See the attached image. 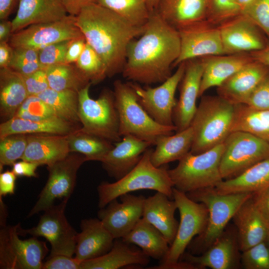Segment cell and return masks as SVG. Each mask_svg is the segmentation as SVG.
I'll list each match as a JSON object with an SVG mask.
<instances>
[{
  "instance_id": "d6986e66",
  "label": "cell",
  "mask_w": 269,
  "mask_h": 269,
  "mask_svg": "<svg viewBox=\"0 0 269 269\" xmlns=\"http://www.w3.org/2000/svg\"><path fill=\"white\" fill-rule=\"evenodd\" d=\"M185 62L184 73L179 85V97L173 115L176 132L190 126L197 108L196 100L199 97L203 71L202 58L190 59Z\"/></svg>"
},
{
  "instance_id": "e575fe53",
  "label": "cell",
  "mask_w": 269,
  "mask_h": 269,
  "mask_svg": "<svg viewBox=\"0 0 269 269\" xmlns=\"http://www.w3.org/2000/svg\"><path fill=\"white\" fill-rule=\"evenodd\" d=\"M269 186V158L253 165L239 176L223 180L215 187L221 194L258 192Z\"/></svg>"
},
{
  "instance_id": "f546056e",
  "label": "cell",
  "mask_w": 269,
  "mask_h": 269,
  "mask_svg": "<svg viewBox=\"0 0 269 269\" xmlns=\"http://www.w3.org/2000/svg\"><path fill=\"white\" fill-rule=\"evenodd\" d=\"M149 257L141 250L130 247L121 239H115L112 249L99 257L82 261L80 269H118L130 265H147Z\"/></svg>"
},
{
  "instance_id": "83f0119b",
  "label": "cell",
  "mask_w": 269,
  "mask_h": 269,
  "mask_svg": "<svg viewBox=\"0 0 269 269\" xmlns=\"http://www.w3.org/2000/svg\"><path fill=\"white\" fill-rule=\"evenodd\" d=\"M67 14L62 0H21L12 20V32L32 24L59 20Z\"/></svg>"
},
{
  "instance_id": "9a60e30c",
  "label": "cell",
  "mask_w": 269,
  "mask_h": 269,
  "mask_svg": "<svg viewBox=\"0 0 269 269\" xmlns=\"http://www.w3.org/2000/svg\"><path fill=\"white\" fill-rule=\"evenodd\" d=\"M76 16L30 25L12 34L8 43L13 47L39 50L49 45L84 36L76 23Z\"/></svg>"
},
{
  "instance_id": "4dcf8cb0",
  "label": "cell",
  "mask_w": 269,
  "mask_h": 269,
  "mask_svg": "<svg viewBox=\"0 0 269 269\" xmlns=\"http://www.w3.org/2000/svg\"><path fill=\"white\" fill-rule=\"evenodd\" d=\"M81 126L59 118L43 121H31L13 117L0 125V138L14 134H69Z\"/></svg>"
},
{
  "instance_id": "f6af8a7d",
  "label": "cell",
  "mask_w": 269,
  "mask_h": 269,
  "mask_svg": "<svg viewBox=\"0 0 269 269\" xmlns=\"http://www.w3.org/2000/svg\"><path fill=\"white\" fill-rule=\"evenodd\" d=\"M241 14L235 0H209L207 21L220 24Z\"/></svg>"
},
{
  "instance_id": "680465c9",
  "label": "cell",
  "mask_w": 269,
  "mask_h": 269,
  "mask_svg": "<svg viewBox=\"0 0 269 269\" xmlns=\"http://www.w3.org/2000/svg\"><path fill=\"white\" fill-rule=\"evenodd\" d=\"M13 54V47L8 42H0V68L8 67Z\"/></svg>"
},
{
  "instance_id": "681fc988",
  "label": "cell",
  "mask_w": 269,
  "mask_h": 269,
  "mask_svg": "<svg viewBox=\"0 0 269 269\" xmlns=\"http://www.w3.org/2000/svg\"><path fill=\"white\" fill-rule=\"evenodd\" d=\"M244 104L257 110H269V72L256 87Z\"/></svg>"
},
{
  "instance_id": "11a10c76",
  "label": "cell",
  "mask_w": 269,
  "mask_h": 269,
  "mask_svg": "<svg viewBox=\"0 0 269 269\" xmlns=\"http://www.w3.org/2000/svg\"><path fill=\"white\" fill-rule=\"evenodd\" d=\"M16 175L11 170L0 174V197L14 194Z\"/></svg>"
},
{
  "instance_id": "2e32d148",
  "label": "cell",
  "mask_w": 269,
  "mask_h": 269,
  "mask_svg": "<svg viewBox=\"0 0 269 269\" xmlns=\"http://www.w3.org/2000/svg\"><path fill=\"white\" fill-rule=\"evenodd\" d=\"M178 30L180 53L173 67L192 59L225 54L218 26L205 21Z\"/></svg>"
},
{
  "instance_id": "e7e4bbea",
  "label": "cell",
  "mask_w": 269,
  "mask_h": 269,
  "mask_svg": "<svg viewBox=\"0 0 269 269\" xmlns=\"http://www.w3.org/2000/svg\"><path fill=\"white\" fill-rule=\"evenodd\" d=\"M147 7L151 12L156 8L160 0H145Z\"/></svg>"
},
{
  "instance_id": "ac0fdd59",
  "label": "cell",
  "mask_w": 269,
  "mask_h": 269,
  "mask_svg": "<svg viewBox=\"0 0 269 269\" xmlns=\"http://www.w3.org/2000/svg\"><path fill=\"white\" fill-rule=\"evenodd\" d=\"M115 199L100 208L98 218L116 239H122L129 233L142 217L145 198L130 193Z\"/></svg>"
},
{
  "instance_id": "4fadbf2b",
  "label": "cell",
  "mask_w": 269,
  "mask_h": 269,
  "mask_svg": "<svg viewBox=\"0 0 269 269\" xmlns=\"http://www.w3.org/2000/svg\"><path fill=\"white\" fill-rule=\"evenodd\" d=\"M19 225L4 226L0 230V268L42 269V261L48 252L46 244L36 237L21 240Z\"/></svg>"
},
{
  "instance_id": "44dd1931",
  "label": "cell",
  "mask_w": 269,
  "mask_h": 269,
  "mask_svg": "<svg viewBox=\"0 0 269 269\" xmlns=\"http://www.w3.org/2000/svg\"><path fill=\"white\" fill-rule=\"evenodd\" d=\"M153 145L151 142L132 135L123 136L102 159L103 167L111 177L120 179L140 160L143 153Z\"/></svg>"
},
{
  "instance_id": "91938a15",
  "label": "cell",
  "mask_w": 269,
  "mask_h": 269,
  "mask_svg": "<svg viewBox=\"0 0 269 269\" xmlns=\"http://www.w3.org/2000/svg\"><path fill=\"white\" fill-rule=\"evenodd\" d=\"M21 0H0V19H7Z\"/></svg>"
},
{
  "instance_id": "5bb4252c",
  "label": "cell",
  "mask_w": 269,
  "mask_h": 269,
  "mask_svg": "<svg viewBox=\"0 0 269 269\" xmlns=\"http://www.w3.org/2000/svg\"><path fill=\"white\" fill-rule=\"evenodd\" d=\"M185 68V62L179 64L175 72L156 87L142 88L136 83L131 82L140 104L161 125L174 126L173 115L177 102L175 95L184 75Z\"/></svg>"
},
{
  "instance_id": "f5cc1de1",
  "label": "cell",
  "mask_w": 269,
  "mask_h": 269,
  "mask_svg": "<svg viewBox=\"0 0 269 269\" xmlns=\"http://www.w3.org/2000/svg\"><path fill=\"white\" fill-rule=\"evenodd\" d=\"M86 44L84 36L72 39L68 47L65 57L66 63L75 64Z\"/></svg>"
},
{
  "instance_id": "7bdbcfd3",
  "label": "cell",
  "mask_w": 269,
  "mask_h": 269,
  "mask_svg": "<svg viewBox=\"0 0 269 269\" xmlns=\"http://www.w3.org/2000/svg\"><path fill=\"white\" fill-rule=\"evenodd\" d=\"M13 117L31 121L58 118L52 109L37 96H28Z\"/></svg>"
},
{
  "instance_id": "60d3db41",
  "label": "cell",
  "mask_w": 269,
  "mask_h": 269,
  "mask_svg": "<svg viewBox=\"0 0 269 269\" xmlns=\"http://www.w3.org/2000/svg\"><path fill=\"white\" fill-rule=\"evenodd\" d=\"M75 64L92 84H98L108 77L107 68L103 61L87 42Z\"/></svg>"
},
{
  "instance_id": "94428289",
  "label": "cell",
  "mask_w": 269,
  "mask_h": 269,
  "mask_svg": "<svg viewBox=\"0 0 269 269\" xmlns=\"http://www.w3.org/2000/svg\"><path fill=\"white\" fill-rule=\"evenodd\" d=\"M249 54L254 60L269 67V41L267 42L262 49L250 52Z\"/></svg>"
},
{
  "instance_id": "9f6ffc18",
  "label": "cell",
  "mask_w": 269,
  "mask_h": 269,
  "mask_svg": "<svg viewBox=\"0 0 269 269\" xmlns=\"http://www.w3.org/2000/svg\"><path fill=\"white\" fill-rule=\"evenodd\" d=\"M39 165L34 162L22 160L15 162L12 165V171L16 176H26L28 177H37L36 170Z\"/></svg>"
},
{
  "instance_id": "be15d7a7",
  "label": "cell",
  "mask_w": 269,
  "mask_h": 269,
  "mask_svg": "<svg viewBox=\"0 0 269 269\" xmlns=\"http://www.w3.org/2000/svg\"><path fill=\"white\" fill-rule=\"evenodd\" d=\"M254 0H235V3L241 11L248 6Z\"/></svg>"
},
{
  "instance_id": "f1b7e54d",
  "label": "cell",
  "mask_w": 269,
  "mask_h": 269,
  "mask_svg": "<svg viewBox=\"0 0 269 269\" xmlns=\"http://www.w3.org/2000/svg\"><path fill=\"white\" fill-rule=\"evenodd\" d=\"M156 192L145 198L142 217L163 235L170 246L176 236L179 223L174 217L177 206L174 200Z\"/></svg>"
},
{
  "instance_id": "d590c367",
  "label": "cell",
  "mask_w": 269,
  "mask_h": 269,
  "mask_svg": "<svg viewBox=\"0 0 269 269\" xmlns=\"http://www.w3.org/2000/svg\"><path fill=\"white\" fill-rule=\"evenodd\" d=\"M250 133L269 144V110H257L245 104L235 105L231 132Z\"/></svg>"
},
{
  "instance_id": "8d00e7d4",
  "label": "cell",
  "mask_w": 269,
  "mask_h": 269,
  "mask_svg": "<svg viewBox=\"0 0 269 269\" xmlns=\"http://www.w3.org/2000/svg\"><path fill=\"white\" fill-rule=\"evenodd\" d=\"M44 69L49 88L56 91L73 90L79 92L92 84L75 64H57Z\"/></svg>"
},
{
  "instance_id": "ab89813d",
  "label": "cell",
  "mask_w": 269,
  "mask_h": 269,
  "mask_svg": "<svg viewBox=\"0 0 269 269\" xmlns=\"http://www.w3.org/2000/svg\"><path fill=\"white\" fill-rule=\"evenodd\" d=\"M96 2L138 27L145 26L150 15L145 0H96Z\"/></svg>"
},
{
  "instance_id": "ba28073f",
  "label": "cell",
  "mask_w": 269,
  "mask_h": 269,
  "mask_svg": "<svg viewBox=\"0 0 269 269\" xmlns=\"http://www.w3.org/2000/svg\"><path fill=\"white\" fill-rule=\"evenodd\" d=\"M223 150L222 143L201 153L188 152L175 168L168 170L174 187L186 193L216 187L223 180L220 169Z\"/></svg>"
},
{
  "instance_id": "b9f144b4",
  "label": "cell",
  "mask_w": 269,
  "mask_h": 269,
  "mask_svg": "<svg viewBox=\"0 0 269 269\" xmlns=\"http://www.w3.org/2000/svg\"><path fill=\"white\" fill-rule=\"evenodd\" d=\"M27 144V135L11 134L0 138V171L4 165H12L21 159Z\"/></svg>"
},
{
  "instance_id": "4316f807",
  "label": "cell",
  "mask_w": 269,
  "mask_h": 269,
  "mask_svg": "<svg viewBox=\"0 0 269 269\" xmlns=\"http://www.w3.org/2000/svg\"><path fill=\"white\" fill-rule=\"evenodd\" d=\"M203 71L199 97L208 89L218 87L226 80L253 60L250 54H236L202 57Z\"/></svg>"
},
{
  "instance_id": "cb8c5ba5",
  "label": "cell",
  "mask_w": 269,
  "mask_h": 269,
  "mask_svg": "<svg viewBox=\"0 0 269 269\" xmlns=\"http://www.w3.org/2000/svg\"><path fill=\"white\" fill-rule=\"evenodd\" d=\"M78 233L75 258L83 261L95 259L112 249L115 238L98 218L83 219Z\"/></svg>"
},
{
  "instance_id": "6da1fadb",
  "label": "cell",
  "mask_w": 269,
  "mask_h": 269,
  "mask_svg": "<svg viewBox=\"0 0 269 269\" xmlns=\"http://www.w3.org/2000/svg\"><path fill=\"white\" fill-rule=\"evenodd\" d=\"M180 48L178 30L153 11L143 33L128 46L122 75L136 83H162L172 75Z\"/></svg>"
},
{
  "instance_id": "8992f818",
  "label": "cell",
  "mask_w": 269,
  "mask_h": 269,
  "mask_svg": "<svg viewBox=\"0 0 269 269\" xmlns=\"http://www.w3.org/2000/svg\"><path fill=\"white\" fill-rule=\"evenodd\" d=\"M113 85L121 136L132 135L154 145L160 135L172 134L176 131L175 126L161 125L148 115L140 104L131 82L116 80Z\"/></svg>"
},
{
  "instance_id": "d6a6232c",
  "label": "cell",
  "mask_w": 269,
  "mask_h": 269,
  "mask_svg": "<svg viewBox=\"0 0 269 269\" xmlns=\"http://www.w3.org/2000/svg\"><path fill=\"white\" fill-rule=\"evenodd\" d=\"M123 241L139 247L148 257L163 261L167 255L170 245L161 232L141 218Z\"/></svg>"
},
{
  "instance_id": "bcb514c9",
  "label": "cell",
  "mask_w": 269,
  "mask_h": 269,
  "mask_svg": "<svg viewBox=\"0 0 269 269\" xmlns=\"http://www.w3.org/2000/svg\"><path fill=\"white\" fill-rule=\"evenodd\" d=\"M241 264L245 269H269V246L266 241L242 252Z\"/></svg>"
},
{
  "instance_id": "7a4b0ae2",
  "label": "cell",
  "mask_w": 269,
  "mask_h": 269,
  "mask_svg": "<svg viewBox=\"0 0 269 269\" xmlns=\"http://www.w3.org/2000/svg\"><path fill=\"white\" fill-rule=\"evenodd\" d=\"M76 23L88 43L105 63L108 77L122 72L128 47L144 32L145 26L132 24L96 2L87 5L76 16Z\"/></svg>"
},
{
  "instance_id": "30bf717a",
  "label": "cell",
  "mask_w": 269,
  "mask_h": 269,
  "mask_svg": "<svg viewBox=\"0 0 269 269\" xmlns=\"http://www.w3.org/2000/svg\"><path fill=\"white\" fill-rule=\"evenodd\" d=\"M220 169L223 180L235 178L269 158V144L247 132L230 133L223 142Z\"/></svg>"
},
{
  "instance_id": "74e56055",
  "label": "cell",
  "mask_w": 269,
  "mask_h": 269,
  "mask_svg": "<svg viewBox=\"0 0 269 269\" xmlns=\"http://www.w3.org/2000/svg\"><path fill=\"white\" fill-rule=\"evenodd\" d=\"M60 119L81 124L79 118V93L73 90L56 91L48 88L37 95Z\"/></svg>"
},
{
  "instance_id": "7c38bea8",
  "label": "cell",
  "mask_w": 269,
  "mask_h": 269,
  "mask_svg": "<svg viewBox=\"0 0 269 269\" xmlns=\"http://www.w3.org/2000/svg\"><path fill=\"white\" fill-rule=\"evenodd\" d=\"M68 200H63L44 211L37 225L30 229H23L19 225V235L29 234L45 238L50 244L49 256L62 255L73 257L75 254L78 233L70 225L65 215Z\"/></svg>"
},
{
  "instance_id": "03108f58",
  "label": "cell",
  "mask_w": 269,
  "mask_h": 269,
  "mask_svg": "<svg viewBox=\"0 0 269 269\" xmlns=\"http://www.w3.org/2000/svg\"><path fill=\"white\" fill-rule=\"evenodd\" d=\"M266 242L267 243L268 246H269V235L268 236V238L267 239Z\"/></svg>"
},
{
  "instance_id": "9c48e42d",
  "label": "cell",
  "mask_w": 269,
  "mask_h": 269,
  "mask_svg": "<svg viewBox=\"0 0 269 269\" xmlns=\"http://www.w3.org/2000/svg\"><path fill=\"white\" fill-rule=\"evenodd\" d=\"M92 84L80 91L78 114L81 130L108 140L119 141V118L114 92L108 89L102 91L97 99L89 95Z\"/></svg>"
},
{
  "instance_id": "8fae6325",
  "label": "cell",
  "mask_w": 269,
  "mask_h": 269,
  "mask_svg": "<svg viewBox=\"0 0 269 269\" xmlns=\"http://www.w3.org/2000/svg\"><path fill=\"white\" fill-rule=\"evenodd\" d=\"M85 161L87 160L84 155L70 152L64 158L47 166L48 179L28 217L45 211L54 205L58 199L69 200L75 186L78 171Z\"/></svg>"
},
{
  "instance_id": "1f68e13d",
  "label": "cell",
  "mask_w": 269,
  "mask_h": 269,
  "mask_svg": "<svg viewBox=\"0 0 269 269\" xmlns=\"http://www.w3.org/2000/svg\"><path fill=\"white\" fill-rule=\"evenodd\" d=\"M193 138V130L190 126L174 134L160 135L156 138L155 148L150 154L151 162L158 167L180 160L190 151Z\"/></svg>"
},
{
  "instance_id": "5b68a950",
  "label": "cell",
  "mask_w": 269,
  "mask_h": 269,
  "mask_svg": "<svg viewBox=\"0 0 269 269\" xmlns=\"http://www.w3.org/2000/svg\"><path fill=\"white\" fill-rule=\"evenodd\" d=\"M152 149L148 148L135 166L116 181L101 182L97 187L98 206L105 207L112 200L131 192L149 189L162 192L173 198V183L166 165L155 166L151 161Z\"/></svg>"
},
{
  "instance_id": "e0dca14e",
  "label": "cell",
  "mask_w": 269,
  "mask_h": 269,
  "mask_svg": "<svg viewBox=\"0 0 269 269\" xmlns=\"http://www.w3.org/2000/svg\"><path fill=\"white\" fill-rule=\"evenodd\" d=\"M240 252L236 228L231 225L227 226L221 235L204 253L199 255L184 253L180 259L191 264L196 269H236L241 266Z\"/></svg>"
},
{
  "instance_id": "f907efd6",
  "label": "cell",
  "mask_w": 269,
  "mask_h": 269,
  "mask_svg": "<svg viewBox=\"0 0 269 269\" xmlns=\"http://www.w3.org/2000/svg\"><path fill=\"white\" fill-rule=\"evenodd\" d=\"M22 76L28 96H37L49 88L44 68L40 69L30 75Z\"/></svg>"
},
{
  "instance_id": "ee69618b",
  "label": "cell",
  "mask_w": 269,
  "mask_h": 269,
  "mask_svg": "<svg viewBox=\"0 0 269 269\" xmlns=\"http://www.w3.org/2000/svg\"><path fill=\"white\" fill-rule=\"evenodd\" d=\"M8 67L22 76L30 75L43 68L39 61L38 50L25 47L13 48L12 57Z\"/></svg>"
},
{
  "instance_id": "6125c7cd",
  "label": "cell",
  "mask_w": 269,
  "mask_h": 269,
  "mask_svg": "<svg viewBox=\"0 0 269 269\" xmlns=\"http://www.w3.org/2000/svg\"><path fill=\"white\" fill-rule=\"evenodd\" d=\"M12 34V21L7 19L0 20V42H8Z\"/></svg>"
},
{
  "instance_id": "277c9868",
  "label": "cell",
  "mask_w": 269,
  "mask_h": 269,
  "mask_svg": "<svg viewBox=\"0 0 269 269\" xmlns=\"http://www.w3.org/2000/svg\"><path fill=\"white\" fill-rule=\"evenodd\" d=\"M186 194L193 201L204 203L208 211L205 230L193 239L188 246L190 253L199 255L206 251L221 235L240 206L253 193L221 194L215 187H210Z\"/></svg>"
},
{
  "instance_id": "836d02e7",
  "label": "cell",
  "mask_w": 269,
  "mask_h": 269,
  "mask_svg": "<svg viewBox=\"0 0 269 269\" xmlns=\"http://www.w3.org/2000/svg\"><path fill=\"white\" fill-rule=\"evenodd\" d=\"M28 95L22 75L9 67L0 68V113L13 118Z\"/></svg>"
},
{
  "instance_id": "db71d44e",
  "label": "cell",
  "mask_w": 269,
  "mask_h": 269,
  "mask_svg": "<svg viewBox=\"0 0 269 269\" xmlns=\"http://www.w3.org/2000/svg\"><path fill=\"white\" fill-rule=\"evenodd\" d=\"M252 198L257 209L269 223V186L253 193Z\"/></svg>"
},
{
  "instance_id": "c3c4849f",
  "label": "cell",
  "mask_w": 269,
  "mask_h": 269,
  "mask_svg": "<svg viewBox=\"0 0 269 269\" xmlns=\"http://www.w3.org/2000/svg\"><path fill=\"white\" fill-rule=\"evenodd\" d=\"M72 40L55 43L39 50V59L42 67L44 68L65 63L67 51Z\"/></svg>"
},
{
  "instance_id": "f35d334b",
  "label": "cell",
  "mask_w": 269,
  "mask_h": 269,
  "mask_svg": "<svg viewBox=\"0 0 269 269\" xmlns=\"http://www.w3.org/2000/svg\"><path fill=\"white\" fill-rule=\"evenodd\" d=\"M80 129L68 134L70 152L84 155L87 161H101L114 145L108 140L84 132Z\"/></svg>"
},
{
  "instance_id": "7402d4cb",
  "label": "cell",
  "mask_w": 269,
  "mask_h": 269,
  "mask_svg": "<svg viewBox=\"0 0 269 269\" xmlns=\"http://www.w3.org/2000/svg\"><path fill=\"white\" fill-rule=\"evenodd\" d=\"M269 72V67L253 60L217 87L218 95L234 104H244Z\"/></svg>"
},
{
  "instance_id": "7dc6e473",
  "label": "cell",
  "mask_w": 269,
  "mask_h": 269,
  "mask_svg": "<svg viewBox=\"0 0 269 269\" xmlns=\"http://www.w3.org/2000/svg\"><path fill=\"white\" fill-rule=\"evenodd\" d=\"M269 37V0H254L241 13Z\"/></svg>"
},
{
  "instance_id": "d4e9b609",
  "label": "cell",
  "mask_w": 269,
  "mask_h": 269,
  "mask_svg": "<svg viewBox=\"0 0 269 269\" xmlns=\"http://www.w3.org/2000/svg\"><path fill=\"white\" fill-rule=\"evenodd\" d=\"M208 5L209 0H160L154 11L178 30L207 21Z\"/></svg>"
},
{
  "instance_id": "6f0895ef",
  "label": "cell",
  "mask_w": 269,
  "mask_h": 269,
  "mask_svg": "<svg viewBox=\"0 0 269 269\" xmlns=\"http://www.w3.org/2000/svg\"><path fill=\"white\" fill-rule=\"evenodd\" d=\"M68 14L77 16L87 5L96 2V0H62Z\"/></svg>"
},
{
  "instance_id": "484cf974",
  "label": "cell",
  "mask_w": 269,
  "mask_h": 269,
  "mask_svg": "<svg viewBox=\"0 0 269 269\" xmlns=\"http://www.w3.org/2000/svg\"><path fill=\"white\" fill-rule=\"evenodd\" d=\"M22 160L50 165L70 153L68 134H30Z\"/></svg>"
},
{
  "instance_id": "816d5d0a",
  "label": "cell",
  "mask_w": 269,
  "mask_h": 269,
  "mask_svg": "<svg viewBox=\"0 0 269 269\" xmlns=\"http://www.w3.org/2000/svg\"><path fill=\"white\" fill-rule=\"evenodd\" d=\"M81 261L62 255L49 256L42 269H80Z\"/></svg>"
},
{
  "instance_id": "52a82bcc",
  "label": "cell",
  "mask_w": 269,
  "mask_h": 269,
  "mask_svg": "<svg viewBox=\"0 0 269 269\" xmlns=\"http://www.w3.org/2000/svg\"><path fill=\"white\" fill-rule=\"evenodd\" d=\"M173 199L180 214L177 231L165 258L158 266L150 269H195L192 265L179 260L194 237L205 230L208 209L204 203L193 201L186 193L175 187L173 188Z\"/></svg>"
},
{
  "instance_id": "ffe728a7",
  "label": "cell",
  "mask_w": 269,
  "mask_h": 269,
  "mask_svg": "<svg viewBox=\"0 0 269 269\" xmlns=\"http://www.w3.org/2000/svg\"><path fill=\"white\" fill-rule=\"evenodd\" d=\"M225 54H242L260 50L265 42L258 27L242 14L218 26Z\"/></svg>"
},
{
  "instance_id": "603a6c76",
  "label": "cell",
  "mask_w": 269,
  "mask_h": 269,
  "mask_svg": "<svg viewBox=\"0 0 269 269\" xmlns=\"http://www.w3.org/2000/svg\"><path fill=\"white\" fill-rule=\"evenodd\" d=\"M252 197L240 206L232 218L242 252L266 241L269 234V223L257 209Z\"/></svg>"
},
{
  "instance_id": "3957f363",
  "label": "cell",
  "mask_w": 269,
  "mask_h": 269,
  "mask_svg": "<svg viewBox=\"0 0 269 269\" xmlns=\"http://www.w3.org/2000/svg\"><path fill=\"white\" fill-rule=\"evenodd\" d=\"M190 127L193 138L190 152L199 154L223 143L231 132L235 105L219 96H201Z\"/></svg>"
}]
</instances>
